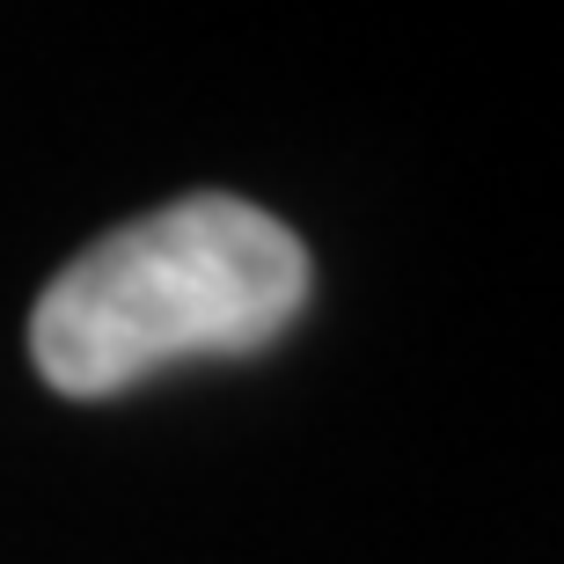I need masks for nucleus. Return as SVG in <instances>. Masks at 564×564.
<instances>
[{"label": "nucleus", "mask_w": 564, "mask_h": 564, "mask_svg": "<svg viewBox=\"0 0 564 564\" xmlns=\"http://www.w3.org/2000/svg\"><path fill=\"white\" fill-rule=\"evenodd\" d=\"M308 242L235 191H191L88 242L30 308L59 397H126L184 359H250L308 308Z\"/></svg>", "instance_id": "nucleus-1"}]
</instances>
